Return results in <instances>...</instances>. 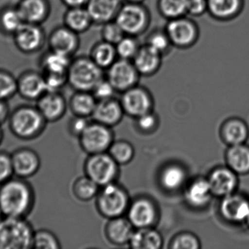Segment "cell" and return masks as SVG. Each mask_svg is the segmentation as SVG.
<instances>
[{"label": "cell", "instance_id": "2e32d148", "mask_svg": "<svg viewBox=\"0 0 249 249\" xmlns=\"http://www.w3.org/2000/svg\"><path fill=\"white\" fill-rule=\"evenodd\" d=\"M185 200L190 207L196 209H205L213 197L206 177H196L190 181L184 192Z\"/></svg>", "mask_w": 249, "mask_h": 249}, {"label": "cell", "instance_id": "3957f363", "mask_svg": "<svg viewBox=\"0 0 249 249\" xmlns=\"http://www.w3.org/2000/svg\"><path fill=\"white\" fill-rule=\"evenodd\" d=\"M105 77L103 69L90 57L85 56L77 57L71 61L67 72L68 83L76 92H92Z\"/></svg>", "mask_w": 249, "mask_h": 249}, {"label": "cell", "instance_id": "d6986e66", "mask_svg": "<svg viewBox=\"0 0 249 249\" xmlns=\"http://www.w3.org/2000/svg\"><path fill=\"white\" fill-rule=\"evenodd\" d=\"M124 4V0H89L86 7L93 23L102 25L114 20Z\"/></svg>", "mask_w": 249, "mask_h": 249}, {"label": "cell", "instance_id": "f6af8a7d", "mask_svg": "<svg viewBox=\"0 0 249 249\" xmlns=\"http://www.w3.org/2000/svg\"><path fill=\"white\" fill-rule=\"evenodd\" d=\"M22 19L18 10H9L1 16V23L6 30L16 32L22 25Z\"/></svg>", "mask_w": 249, "mask_h": 249}, {"label": "cell", "instance_id": "484cf974", "mask_svg": "<svg viewBox=\"0 0 249 249\" xmlns=\"http://www.w3.org/2000/svg\"><path fill=\"white\" fill-rule=\"evenodd\" d=\"M129 244L134 249H160L162 248L163 240L161 234L152 227L137 228Z\"/></svg>", "mask_w": 249, "mask_h": 249}, {"label": "cell", "instance_id": "4316f807", "mask_svg": "<svg viewBox=\"0 0 249 249\" xmlns=\"http://www.w3.org/2000/svg\"><path fill=\"white\" fill-rule=\"evenodd\" d=\"M18 90L25 99L36 101L48 92L45 78L34 73L26 75L20 79Z\"/></svg>", "mask_w": 249, "mask_h": 249}, {"label": "cell", "instance_id": "8fae6325", "mask_svg": "<svg viewBox=\"0 0 249 249\" xmlns=\"http://www.w3.org/2000/svg\"><path fill=\"white\" fill-rule=\"evenodd\" d=\"M105 77L110 82L116 92H122L138 85L140 74L133 61L118 58L107 69Z\"/></svg>", "mask_w": 249, "mask_h": 249}, {"label": "cell", "instance_id": "7bdbcfd3", "mask_svg": "<svg viewBox=\"0 0 249 249\" xmlns=\"http://www.w3.org/2000/svg\"><path fill=\"white\" fill-rule=\"evenodd\" d=\"M159 125V118L152 111L136 118V127L143 133H154Z\"/></svg>", "mask_w": 249, "mask_h": 249}, {"label": "cell", "instance_id": "44dd1931", "mask_svg": "<svg viewBox=\"0 0 249 249\" xmlns=\"http://www.w3.org/2000/svg\"><path fill=\"white\" fill-rule=\"evenodd\" d=\"M124 114L121 101L113 97L98 101L92 116L96 122L111 127L120 123Z\"/></svg>", "mask_w": 249, "mask_h": 249}, {"label": "cell", "instance_id": "cb8c5ba5", "mask_svg": "<svg viewBox=\"0 0 249 249\" xmlns=\"http://www.w3.org/2000/svg\"><path fill=\"white\" fill-rule=\"evenodd\" d=\"M225 159L227 166L238 175L249 174V146L247 143L228 146Z\"/></svg>", "mask_w": 249, "mask_h": 249}, {"label": "cell", "instance_id": "7c38bea8", "mask_svg": "<svg viewBox=\"0 0 249 249\" xmlns=\"http://www.w3.org/2000/svg\"><path fill=\"white\" fill-rule=\"evenodd\" d=\"M121 102L124 114L136 118L152 111L153 108V99L150 92L139 85L124 92Z\"/></svg>", "mask_w": 249, "mask_h": 249}, {"label": "cell", "instance_id": "ee69618b", "mask_svg": "<svg viewBox=\"0 0 249 249\" xmlns=\"http://www.w3.org/2000/svg\"><path fill=\"white\" fill-rule=\"evenodd\" d=\"M18 90V83L7 73H0V99L7 101Z\"/></svg>", "mask_w": 249, "mask_h": 249}, {"label": "cell", "instance_id": "db71d44e", "mask_svg": "<svg viewBox=\"0 0 249 249\" xmlns=\"http://www.w3.org/2000/svg\"><path fill=\"white\" fill-rule=\"evenodd\" d=\"M3 139V132L1 130V126H0V144H1V141Z\"/></svg>", "mask_w": 249, "mask_h": 249}, {"label": "cell", "instance_id": "5b68a950", "mask_svg": "<svg viewBox=\"0 0 249 249\" xmlns=\"http://www.w3.org/2000/svg\"><path fill=\"white\" fill-rule=\"evenodd\" d=\"M96 206L102 216L109 219H114L123 216L127 211L130 200L124 187L112 182L99 190Z\"/></svg>", "mask_w": 249, "mask_h": 249}, {"label": "cell", "instance_id": "9c48e42d", "mask_svg": "<svg viewBox=\"0 0 249 249\" xmlns=\"http://www.w3.org/2000/svg\"><path fill=\"white\" fill-rule=\"evenodd\" d=\"M80 145L89 154L103 153L109 150L113 143L110 127L100 123H91L80 136Z\"/></svg>", "mask_w": 249, "mask_h": 249}, {"label": "cell", "instance_id": "c3c4849f", "mask_svg": "<svg viewBox=\"0 0 249 249\" xmlns=\"http://www.w3.org/2000/svg\"><path fill=\"white\" fill-rule=\"evenodd\" d=\"M207 11V0H188L187 14L197 17L202 16Z\"/></svg>", "mask_w": 249, "mask_h": 249}, {"label": "cell", "instance_id": "ab89813d", "mask_svg": "<svg viewBox=\"0 0 249 249\" xmlns=\"http://www.w3.org/2000/svg\"><path fill=\"white\" fill-rule=\"evenodd\" d=\"M70 57L53 51L45 58V66L47 72L51 73L67 74L71 61Z\"/></svg>", "mask_w": 249, "mask_h": 249}, {"label": "cell", "instance_id": "f5cc1de1", "mask_svg": "<svg viewBox=\"0 0 249 249\" xmlns=\"http://www.w3.org/2000/svg\"><path fill=\"white\" fill-rule=\"evenodd\" d=\"M145 0H124V2L134 3V4H143Z\"/></svg>", "mask_w": 249, "mask_h": 249}, {"label": "cell", "instance_id": "8992f818", "mask_svg": "<svg viewBox=\"0 0 249 249\" xmlns=\"http://www.w3.org/2000/svg\"><path fill=\"white\" fill-rule=\"evenodd\" d=\"M115 20L125 35L139 37L147 30L150 24V13L143 4L124 2Z\"/></svg>", "mask_w": 249, "mask_h": 249}, {"label": "cell", "instance_id": "7402d4cb", "mask_svg": "<svg viewBox=\"0 0 249 249\" xmlns=\"http://www.w3.org/2000/svg\"><path fill=\"white\" fill-rule=\"evenodd\" d=\"M50 43L54 52L71 57L80 46V38L78 34L65 26L53 32Z\"/></svg>", "mask_w": 249, "mask_h": 249}, {"label": "cell", "instance_id": "d4e9b609", "mask_svg": "<svg viewBox=\"0 0 249 249\" xmlns=\"http://www.w3.org/2000/svg\"><path fill=\"white\" fill-rule=\"evenodd\" d=\"M187 178V172L182 166L176 163L169 164L161 170L160 184L166 191H177L185 184Z\"/></svg>", "mask_w": 249, "mask_h": 249}, {"label": "cell", "instance_id": "7a4b0ae2", "mask_svg": "<svg viewBox=\"0 0 249 249\" xmlns=\"http://www.w3.org/2000/svg\"><path fill=\"white\" fill-rule=\"evenodd\" d=\"M8 124L13 135L20 140H32L42 134L47 121L36 106L23 105L10 113Z\"/></svg>", "mask_w": 249, "mask_h": 249}, {"label": "cell", "instance_id": "277c9868", "mask_svg": "<svg viewBox=\"0 0 249 249\" xmlns=\"http://www.w3.org/2000/svg\"><path fill=\"white\" fill-rule=\"evenodd\" d=\"M34 233L26 218L4 217L0 222V249H32Z\"/></svg>", "mask_w": 249, "mask_h": 249}, {"label": "cell", "instance_id": "f546056e", "mask_svg": "<svg viewBox=\"0 0 249 249\" xmlns=\"http://www.w3.org/2000/svg\"><path fill=\"white\" fill-rule=\"evenodd\" d=\"M208 12L220 20L230 19L236 16L241 7L242 0H207Z\"/></svg>", "mask_w": 249, "mask_h": 249}, {"label": "cell", "instance_id": "4fadbf2b", "mask_svg": "<svg viewBox=\"0 0 249 249\" xmlns=\"http://www.w3.org/2000/svg\"><path fill=\"white\" fill-rule=\"evenodd\" d=\"M239 175L225 165L215 167L206 177L213 197H222L238 191Z\"/></svg>", "mask_w": 249, "mask_h": 249}, {"label": "cell", "instance_id": "52a82bcc", "mask_svg": "<svg viewBox=\"0 0 249 249\" xmlns=\"http://www.w3.org/2000/svg\"><path fill=\"white\" fill-rule=\"evenodd\" d=\"M118 164L107 152L90 154L85 165L86 175L99 187L115 182L119 173Z\"/></svg>", "mask_w": 249, "mask_h": 249}, {"label": "cell", "instance_id": "60d3db41", "mask_svg": "<svg viewBox=\"0 0 249 249\" xmlns=\"http://www.w3.org/2000/svg\"><path fill=\"white\" fill-rule=\"evenodd\" d=\"M201 247L197 235L193 232H182L177 234L170 243V249H199Z\"/></svg>", "mask_w": 249, "mask_h": 249}, {"label": "cell", "instance_id": "b9f144b4", "mask_svg": "<svg viewBox=\"0 0 249 249\" xmlns=\"http://www.w3.org/2000/svg\"><path fill=\"white\" fill-rule=\"evenodd\" d=\"M101 36L102 40L116 45L125 35L121 26L115 20L107 22L102 25Z\"/></svg>", "mask_w": 249, "mask_h": 249}, {"label": "cell", "instance_id": "d590c367", "mask_svg": "<svg viewBox=\"0 0 249 249\" xmlns=\"http://www.w3.org/2000/svg\"><path fill=\"white\" fill-rule=\"evenodd\" d=\"M146 45L160 54L162 57L171 51L173 45L165 32V29H155L152 31L146 39Z\"/></svg>", "mask_w": 249, "mask_h": 249}, {"label": "cell", "instance_id": "74e56055", "mask_svg": "<svg viewBox=\"0 0 249 249\" xmlns=\"http://www.w3.org/2000/svg\"><path fill=\"white\" fill-rule=\"evenodd\" d=\"M61 248L59 241L55 234L48 230L42 229L35 231L32 249H58Z\"/></svg>", "mask_w": 249, "mask_h": 249}, {"label": "cell", "instance_id": "6da1fadb", "mask_svg": "<svg viewBox=\"0 0 249 249\" xmlns=\"http://www.w3.org/2000/svg\"><path fill=\"white\" fill-rule=\"evenodd\" d=\"M35 203V191L26 179L15 176L0 185V209L5 217L26 218Z\"/></svg>", "mask_w": 249, "mask_h": 249}, {"label": "cell", "instance_id": "7dc6e473", "mask_svg": "<svg viewBox=\"0 0 249 249\" xmlns=\"http://www.w3.org/2000/svg\"><path fill=\"white\" fill-rule=\"evenodd\" d=\"M115 90L110 82L105 77L102 79L92 91V94L98 101L105 100L114 97Z\"/></svg>", "mask_w": 249, "mask_h": 249}, {"label": "cell", "instance_id": "d6a6232c", "mask_svg": "<svg viewBox=\"0 0 249 249\" xmlns=\"http://www.w3.org/2000/svg\"><path fill=\"white\" fill-rule=\"evenodd\" d=\"M18 12L23 20L39 21L43 19L46 13V4L43 0H23Z\"/></svg>", "mask_w": 249, "mask_h": 249}, {"label": "cell", "instance_id": "8d00e7d4", "mask_svg": "<svg viewBox=\"0 0 249 249\" xmlns=\"http://www.w3.org/2000/svg\"><path fill=\"white\" fill-rule=\"evenodd\" d=\"M108 153L118 165H126L131 162L134 156V149L131 143L125 140L113 142L108 150Z\"/></svg>", "mask_w": 249, "mask_h": 249}, {"label": "cell", "instance_id": "1f68e13d", "mask_svg": "<svg viewBox=\"0 0 249 249\" xmlns=\"http://www.w3.org/2000/svg\"><path fill=\"white\" fill-rule=\"evenodd\" d=\"M42 40V32L32 25H23L16 31V41L21 49L26 51L36 49Z\"/></svg>", "mask_w": 249, "mask_h": 249}, {"label": "cell", "instance_id": "681fc988", "mask_svg": "<svg viewBox=\"0 0 249 249\" xmlns=\"http://www.w3.org/2000/svg\"><path fill=\"white\" fill-rule=\"evenodd\" d=\"M89 124H90V123L86 119V117L75 115V117L70 121V133L73 135L80 137V136L83 134V132L89 127Z\"/></svg>", "mask_w": 249, "mask_h": 249}, {"label": "cell", "instance_id": "e575fe53", "mask_svg": "<svg viewBox=\"0 0 249 249\" xmlns=\"http://www.w3.org/2000/svg\"><path fill=\"white\" fill-rule=\"evenodd\" d=\"M99 186L89 176L79 178L73 185L74 196L82 201H89L98 195Z\"/></svg>", "mask_w": 249, "mask_h": 249}, {"label": "cell", "instance_id": "5bb4252c", "mask_svg": "<svg viewBox=\"0 0 249 249\" xmlns=\"http://www.w3.org/2000/svg\"><path fill=\"white\" fill-rule=\"evenodd\" d=\"M127 212V219L134 228H150L158 220V208L148 197H138L133 200Z\"/></svg>", "mask_w": 249, "mask_h": 249}, {"label": "cell", "instance_id": "e0dca14e", "mask_svg": "<svg viewBox=\"0 0 249 249\" xmlns=\"http://www.w3.org/2000/svg\"><path fill=\"white\" fill-rule=\"evenodd\" d=\"M219 135L221 140L228 146L247 143L249 137V127L242 118L231 117L222 123Z\"/></svg>", "mask_w": 249, "mask_h": 249}, {"label": "cell", "instance_id": "4dcf8cb0", "mask_svg": "<svg viewBox=\"0 0 249 249\" xmlns=\"http://www.w3.org/2000/svg\"><path fill=\"white\" fill-rule=\"evenodd\" d=\"M97 102L92 92L77 91L70 99V108L74 115L88 117L93 115Z\"/></svg>", "mask_w": 249, "mask_h": 249}, {"label": "cell", "instance_id": "9a60e30c", "mask_svg": "<svg viewBox=\"0 0 249 249\" xmlns=\"http://www.w3.org/2000/svg\"><path fill=\"white\" fill-rule=\"evenodd\" d=\"M14 175L28 179L36 175L41 166L40 157L33 149L21 148L11 154Z\"/></svg>", "mask_w": 249, "mask_h": 249}, {"label": "cell", "instance_id": "ba28073f", "mask_svg": "<svg viewBox=\"0 0 249 249\" xmlns=\"http://www.w3.org/2000/svg\"><path fill=\"white\" fill-rule=\"evenodd\" d=\"M164 29L173 46L180 49L190 48L198 39L197 23L186 16L168 20Z\"/></svg>", "mask_w": 249, "mask_h": 249}, {"label": "cell", "instance_id": "603a6c76", "mask_svg": "<svg viewBox=\"0 0 249 249\" xmlns=\"http://www.w3.org/2000/svg\"><path fill=\"white\" fill-rule=\"evenodd\" d=\"M133 226L128 219L123 216L109 219L106 226L107 238L115 245L122 246L129 244L134 232Z\"/></svg>", "mask_w": 249, "mask_h": 249}, {"label": "cell", "instance_id": "f907efd6", "mask_svg": "<svg viewBox=\"0 0 249 249\" xmlns=\"http://www.w3.org/2000/svg\"><path fill=\"white\" fill-rule=\"evenodd\" d=\"M10 114V109L7 102L0 99V126L4 124L6 121H8Z\"/></svg>", "mask_w": 249, "mask_h": 249}, {"label": "cell", "instance_id": "ac0fdd59", "mask_svg": "<svg viewBox=\"0 0 249 249\" xmlns=\"http://www.w3.org/2000/svg\"><path fill=\"white\" fill-rule=\"evenodd\" d=\"M36 108L47 122H54L62 118L67 110V102L57 92H47L37 100Z\"/></svg>", "mask_w": 249, "mask_h": 249}, {"label": "cell", "instance_id": "11a10c76", "mask_svg": "<svg viewBox=\"0 0 249 249\" xmlns=\"http://www.w3.org/2000/svg\"><path fill=\"white\" fill-rule=\"evenodd\" d=\"M4 217H5V216H4L2 211H1V209H0V222H1Z\"/></svg>", "mask_w": 249, "mask_h": 249}, {"label": "cell", "instance_id": "9f6ffc18", "mask_svg": "<svg viewBox=\"0 0 249 249\" xmlns=\"http://www.w3.org/2000/svg\"><path fill=\"white\" fill-rule=\"evenodd\" d=\"M246 225H247V227L249 228V216L248 219H247V222H246Z\"/></svg>", "mask_w": 249, "mask_h": 249}, {"label": "cell", "instance_id": "ffe728a7", "mask_svg": "<svg viewBox=\"0 0 249 249\" xmlns=\"http://www.w3.org/2000/svg\"><path fill=\"white\" fill-rule=\"evenodd\" d=\"M162 57L160 54L144 44L141 45L132 61L141 76L149 77L159 71L162 66Z\"/></svg>", "mask_w": 249, "mask_h": 249}, {"label": "cell", "instance_id": "816d5d0a", "mask_svg": "<svg viewBox=\"0 0 249 249\" xmlns=\"http://www.w3.org/2000/svg\"><path fill=\"white\" fill-rule=\"evenodd\" d=\"M69 7H85L89 0H62Z\"/></svg>", "mask_w": 249, "mask_h": 249}, {"label": "cell", "instance_id": "f35d334b", "mask_svg": "<svg viewBox=\"0 0 249 249\" xmlns=\"http://www.w3.org/2000/svg\"><path fill=\"white\" fill-rule=\"evenodd\" d=\"M140 46L137 37L127 35L115 45L118 58L130 61L133 59Z\"/></svg>", "mask_w": 249, "mask_h": 249}, {"label": "cell", "instance_id": "bcb514c9", "mask_svg": "<svg viewBox=\"0 0 249 249\" xmlns=\"http://www.w3.org/2000/svg\"><path fill=\"white\" fill-rule=\"evenodd\" d=\"M13 175L14 172L11 154L7 152H0V185L13 178Z\"/></svg>", "mask_w": 249, "mask_h": 249}, {"label": "cell", "instance_id": "83f0119b", "mask_svg": "<svg viewBox=\"0 0 249 249\" xmlns=\"http://www.w3.org/2000/svg\"><path fill=\"white\" fill-rule=\"evenodd\" d=\"M65 26L76 33H84L90 29L93 21L86 6L69 7L64 16Z\"/></svg>", "mask_w": 249, "mask_h": 249}, {"label": "cell", "instance_id": "836d02e7", "mask_svg": "<svg viewBox=\"0 0 249 249\" xmlns=\"http://www.w3.org/2000/svg\"><path fill=\"white\" fill-rule=\"evenodd\" d=\"M188 0H158L160 14L167 20L177 19L187 14Z\"/></svg>", "mask_w": 249, "mask_h": 249}, {"label": "cell", "instance_id": "f1b7e54d", "mask_svg": "<svg viewBox=\"0 0 249 249\" xmlns=\"http://www.w3.org/2000/svg\"><path fill=\"white\" fill-rule=\"evenodd\" d=\"M89 57L104 70L109 68L118 58L115 45L102 39L93 45Z\"/></svg>", "mask_w": 249, "mask_h": 249}, {"label": "cell", "instance_id": "30bf717a", "mask_svg": "<svg viewBox=\"0 0 249 249\" xmlns=\"http://www.w3.org/2000/svg\"><path fill=\"white\" fill-rule=\"evenodd\" d=\"M219 216L225 222L232 225L245 224L249 216V197L242 193H232L221 198Z\"/></svg>", "mask_w": 249, "mask_h": 249}]
</instances>
